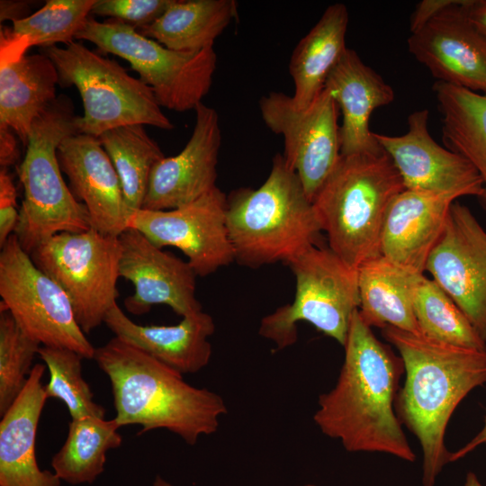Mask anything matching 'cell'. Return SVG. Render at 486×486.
Listing matches in <instances>:
<instances>
[{
    "mask_svg": "<svg viewBox=\"0 0 486 486\" xmlns=\"http://www.w3.org/2000/svg\"><path fill=\"white\" fill-rule=\"evenodd\" d=\"M344 348L335 386L319 397L316 426L348 452L383 453L414 462L393 406L404 371L400 357L375 337L358 310L352 316Z\"/></svg>",
    "mask_w": 486,
    "mask_h": 486,
    "instance_id": "1",
    "label": "cell"
},
{
    "mask_svg": "<svg viewBox=\"0 0 486 486\" xmlns=\"http://www.w3.org/2000/svg\"><path fill=\"white\" fill-rule=\"evenodd\" d=\"M382 335L398 350L406 375L396 398L399 418L419 441L422 486H434L450 462L445 435L452 414L473 389L486 383V350L391 326Z\"/></svg>",
    "mask_w": 486,
    "mask_h": 486,
    "instance_id": "2",
    "label": "cell"
},
{
    "mask_svg": "<svg viewBox=\"0 0 486 486\" xmlns=\"http://www.w3.org/2000/svg\"><path fill=\"white\" fill-rule=\"evenodd\" d=\"M94 360L111 383L120 427L137 425L139 435L164 428L189 446L215 433L228 412L218 393L186 382L183 374L116 337L95 348Z\"/></svg>",
    "mask_w": 486,
    "mask_h": 486,
    "instance_id": "3",
    "label": "cell"
},
{
    "mask_svg": "<svg viewBox=\"0 0 486 486\" xmlns=\"http://www.w3.org/2000/svg\"><path fill=\"white\" fill-rule=\"evenodd\" d=\"M226 219L235 261L257 268L283 262L312 246L322 231L297 174L276 154L266 181L227 197Z\"/></svg>",
    "mask_w": 486,
    "mask_h": 486,
    "instance_id": "4",
    "label": "cell"
},
{
    "mask_svg": "<svg viewBox=\"0 0 486 486\" xmlns=\"http://www.w3.org/2000/svg\"><path fill=\"white\" fill-rule=\"evenodd\" d=\"M404 189L398 170L384 150L340 155L312 200L328 248L355 269L381 256L386 213Z\"/></svg>",
    "mask_w": 486,
    "mask_h": 486,
    "instance_id": "5",
    "label": "cell"
},
{
    "mask_svg": "<svg viewBox=\"0 0 486 486\" xmlns=\"http://www.w3.org/2000/svg\"><path fill=\"white\" fill-rule=\"evenodd\" d=\"M76 119L71 100L62 94L32 122L18 168L24 196L14 233L29 255L57 234L90 229L88 212L65 183L57 156L60 143L79 133Z\"/></svg>",
    "mask_w": 486,
    "mask_h": 486,
    "instance_id": "6",
    "label": "cell"
},
{
    "mask_svg": "<svg viewBox=\"0 0 486 486\" xmlns=\"http://www.w3.org/2000/svg\"><path fill=\"white\" fill-rule=\"evenodd\" d=\"M40 52L52 60L59 84L75 86L80 94L84 115L76 119L79 133L98 138L109 130L132 124L174 128L152 89L115 60L76 41L63 48H41Z\"/></svg>",
    "mask_w": 486,
    "mask_h": 486,
    "instance_id": "7",
    "label": "cell"
},
{
    "mask_svg": "<svg viewBox=\"0 0 486 486\" xmlns=\"http://www.w3.org/2000/svg\"><path fill=\"white\" fill-rule=\"evenodd\" d=\"M286 265L296 280L294 300L265 316L259 334L281 350L294 345L297 323L305 321L344 346L360 303L357 269L320 246L305 249Z\"/></svg>",
    "mask_w": 486,
    "mask_h": 486,
    "instance_id": "8",
    "label": "cell"
},
{
    "mask_svg": "<svg viewBox=\"0 0 486 486\" xmlns=\"http://www.w3.org/2000/svg\"><path fill=\"white\" fill-rule=\"evenodd\" d=\"M76 40H88L128 61L161 107L180 112L195 110L212 86L217 64L213 47L173 50L121 21L99 22L90 16Z\"/></svg>",
    "mask_w": 486,
    "mask_h": 486,
    "instance_id": "9",
    "label": "cell"
},
{
    "mask_svg": "<svg viewBox=\"0 0 486 486\" xmlns=\"http://www.w3.org/2000/svg\"><path fill=\"white\" fill-rule=\"evenodd\" d=\"M30 256L64 291L86 334L104 323L119 295L118 237L91 228L77 233L62 232L41 243Z\"/></svg>",
    "mask_w": 486,
    "mask_h": 486,
    "instance_id": "10",
    "label": "cell"
},
{
    "mask_svg": "<svg viewBox=\"0 0 486 486\" xmlns=\"http://www.w3.org/2000/svg\"><path fill=\"white\" fill-rule=\"evenodd\" d=\"M0 310L40 346L64 347L94 359L86 337L60 286L40 270L12 234L0 252Z\"/></svg>",
    "mask_w": 486,
    "mask_h": 486,
    "instance_id": "11",
    "label": "cell"
},
{
    "mask_svg": "<svg viewBox=\"0 0 486 486\" xmlns=\"http://www.w3.org/2000/svg\"><path fill=\"white\" fill-rule=\"evenodd\" d=\"M259 109L267 128L283 137L282 155L312 202L341 155L338 107L332 94L324 87L307 108L300 109L292 96L270 92L261 97Z\"/></svg>",
    "mask_w": 486,
    "mask_h": 486,
    "instance_id": "12",
    "label": "cell"
},
{
    "mask_svg": "<svg viewBox=\"0 0 486 486\" xmlns=\"http://www.w3.org/2000/svg\"><path fill=\"white\" fill-rule=\"evenodd\" d=\"M227 196L218 187L186 205L131 212L128 228L163 248L175 247L197 276H207L235 261L226 219Z\"/></svg>",
    "mask_w": 486,
    "mask_h": 486,
    "instance_id": "13",
    "label": "cell"
},
{
    "mask_svg": "<svg viewBox=\"0 0 486 486\" xmlns=\"http://www.w3.org/2000/svg\"><path fill=\"white\" fill-rule=\"evenodd\" d=\"M425 271L486 342V231L469 208L451 205Z\"/></svg>",
    "mask_w": 486,
    "mask_h": 486,
    "instance_id": "14",
    "label": "cell"
},
{
    "mask_svg": "<svg viewBox=\"0 0 486 486\" xmlns=\"http://www.w3.org/2000/svg\"><path fill=\"white\" fill-rule=\"evenodd\" d=\"M428 111L408 118L400 136L374 133L398 170L405 189L451 197H480L483 184L473 166L462 155L438 145L428 130Z\"/></svg>",
    "mask_w": 486,
    "mask_h": 486,
    "instance_id": "15",
    "label": "cell"
},
{
    "mask_svg": "<svg viewBox=\"0 0 486 486\" xmlns=\"http://www.w3.org/2000/svg\"><path fill=\"white\" fill-rule=\"evenodd\" d=\"M118 238L119 275L134 286L133 294L124 300L128 312L140 316L156 304L167 305L183 318L202 310L195 296L197 274L187 261L157 247L134 228Z\"/></svg>",
    "mask_w": 486,
    "mask_h": 486,
    "instance_id": "16",
    "label": "cell"
},
{
    "mask_svg": "<svg viewBox=\"0 0 486 486\" xmlns=\"http://www.w3.org/2000/svg\"><path fill=\"white\" fill-rule=\"evenodd\" d=\"M457 0L410 34L408 49L437 81L486 95V39Z\"/></svg>",
    "mask_w": 486,
    "mask_h": 486,
    "instance_id": "17",
    "label": "cell"
},
{
    "mask_svg": "<svg viewBox=\"0 0 486 486\" xmlns=\"http://www.w3.org/2000/svg\"><path fill=\"white\" fill-rule=\"evenodd\" d=\"M195 124L184 148L165 157L153 168L141 209L166 211L186 205L216 186L218 156L221 145L219 115L201 103Z\"/></svg>",
    "mask_w": 486,
    "mask_h": 486,
    "instance_id": "18",
    "label": "cell"
},
{
    "mask_svg": "<svg viewBox=\"0 0 486 486\" xmlns=\"http://www.w3.org/2000/svg\"><path fill=\"white\" fill-rule=\"evenodd\" d=\"M57 156L73 195L88 212L90 228L119 237L128 229L131 212L119 176L99 140L83 133L72 135L60 143Z\"/></svg>",
    "mask_w": 486,
    "mask_h": 486,
    "instance_id": "19",
    "label": "cell"
},
{
    "mask_svg": "<svg viewBox=\"0 0 486 486\" xmlns=\"http://www.w3.org/2000/svg\"><path fill=\"white\" fill-rule=\"evenodd\" d=\"M324 87L330 91L342 113L341 155L382 152L369 129V120L375 109L394 100L392 87L349 48L328 74Z\"/></svg>",
    "mask_w": 486,
    "mask_h": 486,
    "instance_id": "20",
    "label": "cell"
},
{
    "mask_svg": "<svg viewBox=\"0 0 486 486\" xmlns=\"http://www.w3.org/2000/svg\"><path fill=\"white\" fill-rule=\"evenodd\" d=\"M454 199L404 189L392 202L383 222L381 256L418 274L439 240Z\"/></svg>",
    "mask_w": 486,
    "mask_h": 486,
    "instance_id": "21",
    "label": "cell"
},
{
    "mask_svg": "<svg viewBox=\"0 0 486 486\" xmlns=\"http://www.w3.org/2000/svg\"><path fill=\"white\" fill-rule=\"evenodd\" d=\"M104 323L114 337L143 350L181 374H196L212 356L210 337L215 331L212 317L201 310L184 317L176 325H140L130 320L117 302Z\"/></svg>",
    "mask_w": 486,
    "mask_h": 486,
    "instance_id": "22",
    "label": "cell"
},
{
    "mask_svg": "<svg viewBox=\"0 0 486 486\" xmlns=\"http://www.w3.org/2000/svg\"><path fill=\"white\" fill-rule=\"evenodd\" d=\"M45 364L33 365L22 391L0 421V486H60L35 454L36 433L47 400L42 377Z\"/></svg>",
    "mask_w": 486,
    "mask_h": 486,
    "instance_id": "23",
    "label": "cell"
},
{
    "mask_svg": "<svg viewBox=\"0 0 486 486\" xmlns=\"http://www.w3.org/2000/svg\"><path fill=\"white\" fill-rule=\"evenodd\" d=\"M58 73L43 53L0 60V125L26 148L34 120L56 99Z\"/></svg>",
    "mask_w": 486,
    "mask_h": 486,
    "instance_id": "24",
    "label": "cell"
},
{
    "mask_svg": "<svg viewBox=\"0 0 486 486\" xmlns=\"http://www.w3.org/2000/svg\"><path fill=\"white\" fill-rule=\"evenodd\" d=\"M359 314L369 327L388 326L421 334L415 318V288L423 274L402 267L382 256L370 259L357 269Z\"/></svg>",
    "mask_w": 486,
    "mask_h": 486,
    "instance_id": "25",
    "label": "cell"
},
{
    "mask_svg": "<svg viewBox=\"0 0 486 486\" xmlns=\"http://www.w3.org/2000/svg\"><path fill=\"white\" fill-rule=\"evenodd\" d=\"M348 11L341 3L330 4L295 46L289 63L294 84L293 104L307 108L322 92L327 77L346 46Z\"/></svg>",
    "mask_w": 486,
    "mask_h": 486,
    "instance_id": "26",
    "label": "cell"
},
{
    "mask_svg": "<svg viewBox=\"0 0 486 486\" xmlns=\"http://www.w3.org/2000/svg\"><path fill=\"white\" fill-rule=\"evenodd\" d=\"M237 14L234 0H174L155 22L137 31L170 50L197 51L213 47Z\"/></svg>",
    "mask_w": 486,
    "mask_h": 486,
    "instance_id": "27",
    "label": "cell"
},
{
    "mask_svg": "<svg viewBox=\"0 0 486 486\" xmlns=\"http://www.w3.org/2000/svg\"><path fill=\"white\" fill-rule=\"evenodd\" d=\"M447 148L464 157L480 175L479 200L486 207V95L436 81L433 86Z\"/></svg>",
    "mask_w": 486,
    "mask_h": 486,
    "instance_id": "28",
    "label": "cell"
},
{
    "mask_svg": "<svg viewBox=\"0 0 486 486\" xmlns=\"http://www.w3.org/2000/svg\"><path fill=\"white\" fill-rule=\"evenodd\" d=\"M95 0H48L34 14L1 26L0 60L25 55L33 46L48 48L76 39Z\"/></svg>",
    "mask_w": 486,
    "mask_h": 486,
    "instance_id": "29",
    "label": "cell"
},
{
    "mask_svg": "<svg viewBox=\"0 0 486 486\" xmlns=\"http://www.w3.org/2000/svg\"><path fill=\"white\" fill-rule=\"evenodd\" d=\"M120 428L114 418L71 419L66 440L52 457L53 472L72 485L93 483L104 471L107 452L122 445Z\"/></svg>",
    "mask_w": 486,
    "mask_h": 486,
    "instance_id": "30",
    "label": "cell"
},
{
    "mask_svg": "<svg viewBox=\"0 0 486 486\" xmlns=\"http://www.w3.org/2000/svg\"><path fill=\"white\" fill-rule=\"evenodd\" d=\"M121 180L125 202L132 212L143 206L154 166L165 158L144 125H125L97 138Z\"/></svg>",
    "mask_w": 486,
    "mask_h": 486,
    "instance_id": "31",
    "label": "cell"
},
{
    "mask_svg": "<svg viewBox=\"0 0 486 486\" xmlns=\"http://www.w3.org/2000/svg\"><path fill=\"white\" fill-rule=\"evenodd\" d=\"M413 309L421 334L451 345L486 350V342L447 293L421 274L415 288Z\"/></svg>",
    "mask_w": 486,
    "mask_h": 486,
    "instance_id": "32",
    "label": "cell"
},
{
    "mask_svg": "<svg viewBox=\"0 0 486 486\" xmlns=\"http://www.w3.org/2000/svg\"><path fill=\"white\" fill-rule=\"evenodd\" d=\"M38 356L50 373L44 386L47 398L60 400L71 419L85 417L104 418L105 410L94 400V393L82 374L80 354L64 347L40 346Z\"/></svg>",
    "mask_w": 486,
    "mask_h": 486,
    "instance_id": "33",
    "label": "cell"
},
{
    "mask_svg": "<svg viewBox=\"0 0 486 486\" xmlns=\"http://www.w3.org/2000/svg\"><path fill=\"white\" fill-rule=\"evenodd\" d=\"M40 345L27 336L7 310H0V415L22 391Z\"/></svg>",
    "mask_w": 486,
    "mask_h": 486,
    "instance_id": "34",
    "label": "cell"
},
{
    "mask_svg": "<svg viewBox=\"0 0 486 486\" xmlns=\"http://www.w3.org/2000/svg\"><path fill=\"white\" fill-rule=\"evenodd\" d=\"M174 0H95L91 13L140 30L155 22Z\"/></svg>",
    "mask_w": 486,
    "mask_h": 486,
    "instance_id": "35",
    "label": "cell"
},
{
    "mask_svg": "<svg viewBox=\"0 0 486 486\" xmlns=\"http://www.w3.org/2000/svg\"><path fill=\"white\" fill-rule=\"evenodd\" d=\"M16 188L7 168L0 170V248L14 233L19 220Z\"/></svg>",
    "mask_w": 486,
    "mask_h": 486,
    "instance_id": "36",
    "label": "cell"
},
{
    "mask_svg": "<svg viewBox=\"0 0 486 486\" xmlns=\"http://www.w3.org/2000/svg\"><path fill=\"white\" fill-rule=\"evenodd\" d=\"M457 0H422L417 4L410 17V32H417L438 13Z\"/></svg>",
    "mask_w": 486,
    "mask_h": 486,
    "instance_id": "37",
    "label": "cell"
},
{
    "mask_svg": "<svg viewBox=\"0 0 486 486\" xmlns=\"http://www.w3.org/2000/svg\"><path fill=\"white\" fill-rule=\"evenodd\" d=\"M19 158L18 142L14 131L6 126L0 125V165L7 168L14 165Z\"/></svg>",
    "mask_w": 486,
    "mask_h": 486,
    "instance_id": "38",
    "label": "cell"
},
{
    "mask_svg": "<svg viewBox=\"0 0 486 486\" xmlns=\"http://www.w3.org/2000/svg\"><path fill=\"white\" fill-rule=\"evenodd\" d=\"M464 8L471 23L486 39V0H467Z\"/></svg>",
    "mask_w": 486,
    "mask_h": 486,
    "instance_id": "39",
    "label": "cell"
},
{
    "mask_svg": "<svg viewBox=\"0 0 486 486\" xmlns=\"http://www.w3.org/2000/svg\"><path fill=\"white\" fill-rule=\"evenodd\" d=\"M27 3L21 1H1L0 20H19L24 18L22 14L27 10Z\"/></svg>",
    "mask_w": 486,
    "mask_h": 486,
    "instance_id": "40",
    "label": "cell"
},
{
    "mask_svg": "<svg viewBox=\"0 0 486 486\" xmlns=\"http://www.w3.org/2000/svg\"><path fill=\"white\" fill-rule=\"evenodd\" d=\"M486 445V415L484 418V425L482 428L478 432L476 436H474L468 443H466L464 446H462L457 451L451 453L450 454V462L457 461L468 454H470L472 451L479 447L480 446Z\"/></svg>",
    "mask_w": 486,
    "mask_h": 486,
    "instance_id": "41",
    "label": "cell"
},
{
    "mask_svg": "<svg viewBox=\"0 0 486 486\" xmlns=\"http://www.w3.org/2000/svg\"><path fill=\"white\" fill-rule=\"evenodd\" d=\"M464 486H483L476 474L473 472H468L465 479Z\"/></svg>",
    "mask_w": 486,
    "mask_h": 486,
    "instance_id": "42",
    "label": "cell"
},
{
    "mask_svg": "<svg viewBox=\"0 0 486 486\" xmlns=\"http://www.w3.org/2000/svg\"><path fill=\"white\" fill-rule=\"evenodd\" d=\"M153 486H174L171 482L161 477L160 475H157L154 482Z\"/></svg>",
    "mask_w": 486,
    "mask_h": 486,
    "instance_id": "43",
    "label": "cell"
},
{
    "mask_svg": "<svg viewBox=\"0 0 486 486\" xmlns=\"http://www.w3.org/2000/svg\"><path fill=\"white\" fill-rule=\"evenodd\" d=\"M301 486H317V485H314V484H304V485H301Z\"/></svg>",
    "mask_w": 486,
    "mask_h": 486,
    "instance_id": "44",
    "label": "cell"
}]
</instances>
